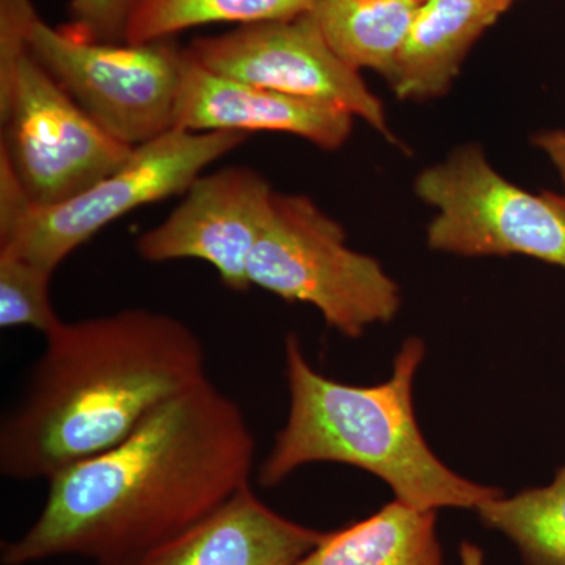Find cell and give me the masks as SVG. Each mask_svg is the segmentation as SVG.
<instances>
[{
	"mask_svg": "<svg viewBox=\"0 0 565 565\" xmlns=\"http://www.w3.org/2000/svg\"><path fill=\"white\" fill-rule=\"evenodd\" d=\"M322 537L275 512L248 484L161 544L95 565H296Z\"/></svg>",
	"mask_w": 565,
	"mask_h": 565,
	"instance_id": "obj_12",
	"label": "cell"
},
{
	"mask_svg": "<svg viewBox=\"0 0 565 565\" xmlns=\"http://www.w3.org/2000/svg\"><path fill=\"white\" fill-rule=\"evenodd\" d=\"M52 274L29 259L0 250V327H31L46 337L62 319L50 297Z\"/></svg>",
	"mask_w": 565,
	"mask_h": 565,
	"instance_id": "obj_18",
	"label": "cell"
},
{
	"mask_svg": "<svg viewBox=\"0 0 565 565\" xmlns=\"http://www.w3.org/2000/svg\"><path fill=\"white\" fill-rule=\"evenodd\" d=\"M35 11L33 0H0V151L33 203L55 204L120 169L134 148L104 131L29 50Z\"/></svg>",
	"mask_w": 565,
	"mask_h": 565,
	"instance_id": "obj_4",
	"label": "cell"
},
{
	"mask_svg": "<svg viewBox=\"0 0 565 565\" xmlns=\"http://www.w3.org/2000/svg\"><path fill=\"white\" fill-rule=\"evenodd\" d=\"M255 437L211 379L167 401L120 444L50 479L39 519L2 565L79 556L114 563L200 522L250 484Z\"/></svg>",
	"mask_w": 565,
	"mask_h": 565,
	"instance_id": "obj_1",
	"label": "cell"
},
{
	"mask_svg": "<svg viewBox=\"0 0 565 565\" xmlns=\"http://www.w3.org/2000/svg\"><path fill=\"white\" fill-rule=\"evenodd\" d=\"M519 0H423L390 84L401 99L445 95L476 41Z\"/></svg>",
	"mask_w": 565,
	"mask_h": 565,
	"instance_id": "obj_13",
	"label": "cell"
},
{
	"mask_svg": "<svg viewBox=\"0 0 565 565\" xmlns=\"http://www.w3.org/2000/svg\"><path fill=\"white\" fill-rule=\"evenodd\" d=\"M44 338L20 403L0 424V471L14 481H50L210 379L199 334L161 311L62 321Z\"/></svg>",
	"mask_w": 565,
	"mask_h": 565,
	"instance_id": "obj_2",
	"label": "cell"
},
{
	"mask_svg": "<svg viewBox=\"0 0 565 565\" xmlns=\"http://www.w3.org/2000/svg\"><path fill=\"white\" fill-rule=\"evenodd\" d=\"M275 192L248 167L200 174L184 200L158 226L141 234L137 253L148 263L200 259L211 264L223 286L250 288L248 262L262 236Z\"/></svg>",
	"mask_w": 565,
	"mask_h": 565,
	"instance_id": "obj_10",
	"label": "cell"
},
{
	"mask_svg": "<svg viewBox=\"0 0 565 565\" xmlns=\"http://www.w3.org/2000/svg\"><path fill=\"white\" fill-rule=\"evenodd\" d=\"M475 511L516 546L525 565H565V462L548 486L498 494Z\"/></svg>",
	"mask_w": 565,
	"mask_h": 565,
	"instance_id": "obj_16",
	"label": "cell"
},
{
	"mask_svg": "<svg viewBox=\"0 0 565 565\" xmlns=\"http://www.w3.org/2000/svg\"><path fill=\"white\" fill-rule=\"evenodd\" d=\"M423 0H316L323 39L353 70L390 79Z\"/></svg>",
	"mask_w": 565,
	"mask_h": 565,
	"instance_id": "obj_15",
	"label": "cell"
},
{
	"mask_svg": "<svg viewBox=\"0 0 565 565\" xmlns=\"http://www.w3.org/2000/svg\"><path fill=\"white\" fill-rule=\"evenodd\" d=\"M316 0H139L125 41L131 44L173 39L212 24L247 25L286 20L313 9Z\"/></svg>",
	"mask_w": 565,
	"mask_h": 565,
	"instance_id": "obj_17",
	"label": "cell"
},
{
	"mask_svg": "<svg viewBox=\"0 0 565 565\" xmlns=\"http://www.w3.org/2000/svg\"><path fill=\"white\" fill-rule=\"evenodd\" d=\"M416 193L438 211L433 250L462 256L525 255L565 269V196L504 180L476 145L419 174Z\"/></svg>",
	"mask_w": 565,
	"mask_h": 565,
	"instance_id": "obj_8",
	"label": "cell"
},
{
	"mask_svg": "<svg viewBox=\"0 0 565 565\" xmlns=\"http://www.w3.org/2000/svg\"><path fill=\"white\" fill-rule=\"evenodd\" d=\"M247 274L286 302L313 305L348 338L392 321L401 307L399 286L381 264L349 248L343 226L302 195L275 193Z\"/></svg>",
	"mask_w": 565,
	"mask_h": 565,
	"instance_id": "obj_6",
	"label": "cell"
},
{
	"mask_svg": "<svg viewBox=\"0 0 565 565\" xmlns=\"http://www.w3.org/2000/svg\"><path fill=\"white\" fill-rule=\"evenodd\" d=\"M352 115L204 68L184 50L174 128L191 132H288L322 150H338L352 131Z\"/></svg>",
	"mask_w": 565,
	"mask_h": 565,
	"instance_id": "obj_11",
	"label": "cell"
},
{
	"mask_svg": "<svg viewBox=\"0 0 565 565\" xmlns=\"http://www.w3.org/2000/svg\"><path fill=\"white\" fill-rule=\"evenodd\" d=\"M296 565H444L437 511L394 500L362 522L323 533Z\"/></svg>",
	"mask_w": 565,
	"mask_h": 565,
	"instance_id": "obj_14",
	"label": "cell"
},
{
	"mask_svg": "<svg viewBox=\"0 0 565 565\" xmlns=\"http://www.w3.org/2000/svg\"><path fill=\"white\" fill-rule=\"evenodd\" d=\"M189 54L204 68L232 79L310 102L330 104L360 117L392 140L384 106L323 39L313 14L237 25L200 36Z\"/></svg>",
	"mask_w": 565,
	"mask_h": 565,
	"instance_id": "obj_9",
	"label": "cell"
},
{
	"mask_svg": "<svg viewBox=\"0 0 565 565\" xmlns=\"http://www.w3.org/2000/svg\"><path fill=\"white\" fill-rule=\"evenodd\" d=\"M534 145L539 150L544 151L548 156L550 161L559 172L561 180L564 184L565 196V131H545L534 136Z\"/></svg>",
	"mask_w": 565,
	"mask_h": 565,
	"instance_id": "obj_20",
	"label": "cell"
},
{
	"mask_svg": "<svg viewBox=\"0 0 565 565\" xmlns=\"http://www.w3.org/2000/svg\"><path fill=\"white\" fill-rule=\"evenodd\" d=\"M465 565H481V557L473 546H463Z\"/></svg>",
	"mask_w": 565,
	"mask_h": 565,
	"instance_id": "obj_21",
	"label": "cell"
},
{
	"mask_svg": "<svg viewBox=\"0 0 565 565\" xmlns=\"http://www.w3.org/2000/svg\"><path fill=\"white\" fill-rule=\"evenodd\" d=\"M139 0H70L68 31L84 39L122 43Z\"/></svg>",
	"mask_w": 565,
	"mask_h": 565,
	"instance_id": "obj_19",
	"label": "cell"
},
{
	"mask_svg": "<svg viewBox=\"0 0 565 565\" xmlns=\"http://www.w3.org/2000/svg\"><path fill=\"white\" fill-rule=\"evenodd\" d=\"M426 355L408 338L384 384H341L318 373L296 334L285 341L289 415L258 468L264 487L280 484L303 465L338 462L386 482L396 500L423 509H476L503 490L468 481L441 462L416 422L414 382Z\"/></svg>",
	"mask_w": 565,
	"mask_h": 565,
	"instance_id": "obj_3",
	"label": "cell"
},
{
	"mask_svg": "<svg viewBox=\"0 0 565 565\" xmlns=\"http://www.w3.org/2000/svg\"><path fill=\"white\" fill-rule=\"evenodd\" d=\"M29 50L82 109L136 148L174 129L184 50L172 41L104 43L57 29L32 14Z\"/></svg>",
	"mask_w": 565,
	"mask_h": 565,
	"instance_id": "obj_7",
	"label": "cell"
},
{
	"mask_svg": "<svg viewBox=\"0 0 565 565\" xmlns=\"http://www.w3.org/2000/svg\"><path fill=\"white\" fill-rule=\"evenodd\" d=\"M245 139L243 132L170 129L134 148L114 173L55 204L33 203L0 151V250L54 274L66 256L122 215L188 192L207 166Z\"/></svg>",
	"mask_w": 565,
	"mask_h": 565,
	"instance_id": "obj_5",
	"label": "cell"
}]
</instances>
